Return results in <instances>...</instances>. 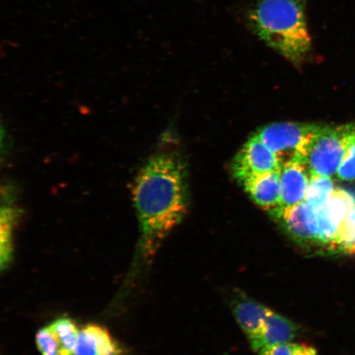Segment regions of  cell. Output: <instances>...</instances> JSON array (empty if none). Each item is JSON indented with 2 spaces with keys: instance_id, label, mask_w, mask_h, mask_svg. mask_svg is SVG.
Listing matches in <instances>:
<instances>
[{
  "instance_id": "d6986e66",
  "label": "cell",
  "mask_w": 355,
  "mask_h": 355,
  "mask_svg": "<svg viewBox=\"0 0 355 355\" xmlns=\"http://www.w3.org/2000/svg\"><path fill=\"white\" fill-rule=\"evenodd\" d=\"M259 355H265L263 353L259 352Z\"/></svg>"
},
{
  "instance_id": "9c48e42d",
  "label": "cell",
  "mask_w": 355,
  "mask_h": 355,
  "mask_svg": "<svg viewBox=\"0 0 355 355\" xmlns=\"http://www.w3.org/2000/svg\"><path fill=\"white\" fill-rule=\"evenodd\" d=\"M123 354L121 345L105 328L95 324H89L80 329L73 355Z\"/></svg>"
},
{
  "instance_id": "5b68a950",
  "label": "cell",
  "mask_w": 355,
  "mask_h": 355,
  "mask_svg": "<svg viewBox=\"0 0 355 355\" xmlns=\"http://www.w3.org/2000/svg\"><path fill=\"white\" fill-rule=\"evenodd\" d=\"M279 171L281 166L276 155L257 135L247 141L232 164L233 174L241 183L252 176Z\"/></svg>"
},
{
  "instance_id": "7c38bea8",
  "label": "cell",
  "mask_w": 355,
  "mask_h": 355,
  "mask_svg": "<svg viewBox=\"0 0 355 355\" xmlns=\"http://www.w3.org/2000/svg\"><path fill=\"white\" fill-rule=\"evenodd\" d=\"M17 216L15 208L0 207V272L6 269L12 259L13 230Z\"/></svg>"
},
{
  "instance_id": "8992f818",
  "label": "cell",
  "mask_w": 355,
  "mask_h": 355,
  "mask_svg": "<svg viewBox=\"0 0 355 355\" xmlns=\"http://www.w3.org/2000/svg\"><path fill=\"white\" fill-rule=\"evenodd\" d=\"M282 224L291 236L303 243L318 242V225L315 208L307 202L283 208L270 214Z\"/></svg>"
},
{
  "instance_id": "7a4b0ae2",
  "label": "cell",
  "mask_w": 355,
  "mask_h": 355,
  "mask_svg": "<svg viewBox=\"0 0 355 355\" xmlns=\"http://www.w3.org/2000/svg\"><path fill=\"white\" fill-rule=\"evenodd\" d=\"M252 32L270 48L295 63L312 47L305 0H260L248 13Z\"/></svg>"
},
{
  "instance_id": "30bf717a",
  "label": "cell",
  "mask_w": 355,
  "mask_h": 355,
  "mask_svg": "<svg viewBox=\"0 0 355 355\" xmlns=\"http://www.w3.org/2000/svg\"><path fill=\"white\" fill-rule=\"evenodd\" d=\"M297 327L285 317L270 310L263 329L250 340L252 349L259 352L278 345L291 343L297 336Z\"/></svg>"
},
{
  "instance_id": "e0dca14e",
  "label": "cell",
  "mask_w": 355,
  "mask_h": 355,
  "mask_svg": "<svg viewBox=\"0 0 355 355\" xmlns=\"http://www.w3.org/2000/svg\"><path fill=\"white\" fill-rule=\"evenodd\" d=\"M336 176L341 181H355V133L337 170Z\"/></svg>"
},
{
  "instance_id": "3957f363",
  "label": "cell",
  "mask_w": 355,
  "mask_h": 355,
  "mask_svg": "<svg viewBox=\"0 0 355 355\" xmlns=\"http://www.w3.org/2000/svg\"><path fill=\"white\" fill-rule=\"evenodd\" d=\"M322 125L302 123H278L261 128L257 133L276 155L281 167L291 162L305 164L314 137Z\"/></svg>"
},
{
  "instance_id": "ac0fdd59",
  "label": "cell",
  "mask_w": 355,
  "mask_h": 355,
  "mask_svg": "<svg viewBox=\"0 0 355 355\" xmlns=\"http://www.w3.org/2000/svg\"><path fill=\"white\" fill-rule=\"evenodd\" d=\"M4 139V132L1 124H0V153H1L3 148V144Z\"/></svg>"
},
{
  "instance_id": "52a82bcc",
  "label": "cell",
  "mask_w": 355,
  "mask_h": 355,
  "mask_svg": "<svg viewBox=\"0 0 355 355\" xmlns=\"http://www.w3.org/2000/svg\"><path fill=\"white\" fill-rule=\"evenodd\" d=\"M241 184L255 203L269 211L270 214L281 209L279 171L252 176L242 181Z\"/></svg>"
},
{
  "instance_id": "9a60e30c",
  "label": "cell",
  "mask_w": 355,
  "mask_h": 355,
  "mask_svg": "<svg viewBox=\"0 0 355 355\" xmlns=\"http://www.w3.org/2000/svg\"><path fill=\"white\" fill-rule=\"evenodd\" d=\"M35 344L42 355H64L60 340L50 325L37 331Z\"/></svg>"
},
{
  "instance_id": "6da1fadb",
  "label": "cell",
  "mask_w": 355,
  "mask_h": 355,
  "mask_svg": "<svg viewBox=\"0 0 355 355\" xmlns=\"http://www.w3.org/2000/svg\"><path fill=\"white\" fill-rule=\"evenodd\" d=\"M133 202L143 233L146 254L180 223L187 211L183 165L171 155L150 159L133 186Z\"/></svg>"
},
{
  "instance_id": "5bb4252c",
  "label": "cell",
  "mask_w": 355,
  "mask_h": 355,
  "mask_svg": "<svg viewBox=\"0 0 355 355\" xmlns=\"http://www.w3.org/2000/svg\"><path fill=\"white\" fill-rule=\"evenodd\" d=\"M334 189L331 177L310 175L305 202L315 208L322 207L329 199Z\"/></svg>"
},
{
  "instance_id": "2e32d148",
  "label": "cell",
  "mask_w": 355,
  "mask_h": 355,
  "mask_svg": "<svg viewBox=\"0 0 355 355\" xmlns=\"http://www.w3.org/2000/svg\"><path fill=\"white\" fill-rule=\"evenodd\" d=\"M265 355H318L317 350L305 344L287 343L259 352Z\"/></svg>"
},
{
  "instance_id": "8fae6325",
  "label": "cell",
  "mask_w": 355,
  "mask_h": 355,
  "mask_svg": "<svg viewBox=\"0 0 355 355\" xmlns=\"http://www.w3.org/2000/svg\"><path fill=\"white\" fill-rule=\"evenodd\" d=\"M270 310L266 306L243 296L235 300L233 305L234 317L250 340L263 329Z\"/></svg>"
},
{
  "instance_id": "ba28073f",
  "label": "cell",
  "mask_w": 355,
  "mask_h": 355,
  "mask_svg": "<svg viewBox=\"0 0 355 355\" xmlns=\"http://www.w3.org/2000/svg\"><path fill=\"white\" fill-rule=\"evenodd\" d=\"M309 179L310 173L304 163L291 162L281 167V209L305 202Z\"/></svg>"
},
{
  "instance_id": "4fadbf2b",
  "label": "cell",
  "mask_w": 355,
  "mask_h": 355,
  "mask_svg": "<svg viewBox=\"0 0 355 355\" xmlns=\"http://www.w3.org/2000/svg\"><path fill=\"white\" fill-rule=\"evenodd\" d=\"M59 339L64 355H73L78 343L80 329L73 319L59 318L50 324Z\"/></svg>"
},
{
  "instance_id": "277c9868",
  "label": "cell",
  "mask_w": 355,
  "mask_h": 355,
  "mask_svg": "<svg viewBox=\"0 0 355 355\" xmlns=\"http://www.w3.org/2000/svg\"><path fill=\"white\" fill-rule=\"evenodd\" d=\"M355 133V127L322 125L311 144L305 164L310 175L332 177L344 158Z\"/></svg>"
}]
</instances>
